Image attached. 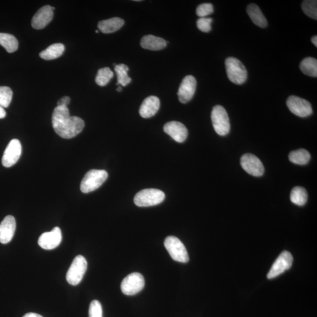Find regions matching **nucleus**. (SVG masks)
<instances>
[{"instance_id": "f8f14e48", "label": "nucleus", "mask_w": 317, "mask_h": 317, "mask_svg": "<svg viewBox=\"0 0 317 317\" xmlns=\"http://www.w3.org/2000/svg\"><path fill=\"white\" fill-rule=\"evenodd\" d=\"M242 167L247 174L254 176H261L264 174V168L260 160L251 153H246L241 160Z\"/></svg>"}, {"instance_id": "c85d7f7f", "label": "nucleus", "mask_w": 317, "mask_h": 317, "mask_svg": "<svg viewBox=\"0 0 317 317\" xmlns=\"http://www.w3.org/2000/svg\"><path fill=\"white\" fill-rule=\"evenodd\" d=\"M301 8L307 16L317 19V1L316 0H306L301 4Z\"/></svg>"}, {"instance_id": "2eb2a0df", "label": "nucleus", "mask_w": 317, "mask_h": 317, "mask_svg": "<svg viewBox=\"0 0 317 317\" xmlns=\"http://www.w3.org/2000/svg\"><path fill=\"white\" fill-rule=\"evenodd\" d=\"M164 130L165 133L178 143H183L188 136V131L185 126L177 121L166 123Z\"/></svg>"}, {"instance_id": "b1692460", "label": "nucleus", "mask_w": 317, "mask_h": 317, "mask_svg": "<svg viewBox=\"0 0 317 317\" xmlns=\"http://www.w3.org/2000/svg\"><path fill=\"white\" fill-rule=\"evenodd\" d=\"M0 45L9 53H13L17 50L18 42L17 38L10 34L0 33Z\"/></svg>"}, {"instance_id": "f3484780", "label": "nucleus", "mask_w": 317, "mask_h": 317, "mask_svg": "<svg viewBox=\"0 0 317 317\" xmlns=\"http://www.w3.org/2000/svg\"><path fill=\"white\" fill-rule=\"evenodd\" d=\"M16 229V221L11 215L6 216L0 223V243L7 244L13 239Z\"/></svg>"}, {"instance_id": "5701e85b", "label": "nucleus", "mask_w": 317, "mask_h": 317, "mask_svg": "<svg viewBox=\"0 0 317 317\" xmlns=\"http://www.w3.org/2000/svg\"><path fill=\"white\" fill-rule=\"evenodd\" d=\"M300 68L304 74L312 77L317 76V61L316 58H304L300 63Z\"/></svg>"}, {"instance_id": "39448f33", "label": "nucleus", "mask_w": 317, "mask_h": 317, "mask_svg": "<svg viewBox=\"0 0 317 317\" xmlns=\"http://www.w3.org/2000/svg\"><path fill=\"white\" fill-rule=\"evenodd\" d=\"M212 124L214 131L220 136L228 134L230 129L229 115L222 106H214L211 113Z\"/></svg>"}, {"instance_id": "1a4fd4ad", "label": "nucleus", "mask_w": 317, "mask_h": 317, "mask_svg": "<svg viewBox=\"0 0 317 317\" xmlns=\"http://www.w3.org/2000/svg\"><path fill=\"white\" fill-rule=\"evenodd\" d=\"M286 104L290 112L296 116L305 118L312 114V105L303 98L290 96L288 97Z\"/></svg>"}, {"instance_id": "7c9ffc66", "label": "nucleus", "mask_w": 317, "mask_h": 317, "mask_svg": "<svg viewBox=\"0 0 317 317\" xmlns=\"http://www.w3.org/2000/svg\"><path fill=\"white\" fill-rule=\"evenodd\" d=\"M213 5L211 3H203L197 8L196 14L201 18L206 17L213 13Z\"/></svg>"}, {"instance_id": "aec40b11", "label": "nucleus", "mask_w": 317, "mask_h": 317, "mask_svg": "<svg viewBox=\"0 0 317 317\" xmlns=\"http://www.w3.org/2000/svg\"><path fill=\"white\" fill-rule=\"evenodd\" d=\"M124 23L125 21L122 18L113 17L100 21L98 27L102 33L109 34L117 32L124 25Z\"/></svg>"}, {"instance_id": "a878e982", "label": "nucleus", "mask_w": 317, "mask_h": 317, "mask_svg": "<svg viewBox=\"0 0 317 317\" xmlns=\"http://www.w3.org/2000/svg\"><path fill=\"white\" fill-rule=\"evenodd\" d=\"M308 199V194L304 187L297 186L291 190L290 200L292 203L298 206L306 205Z\"/></svg>"}, {"instance_id": "473e14b6", "label": "nucleus", "mask_w": 317, "mask_h": 317, "mask_svg": "<svg viewBox=\"0 0 317 317\" xmlns=\"http://www.w3.org/2000/svg\"><path fill=\"white\" fill-rule=\"evenodd\" d=\"M213 21L211 18L203 17L200 18L197 21V27L201 32L204 33L210 32L211 30V24Z\"/></svg>"}, {"instance_id": "ddd939ff", "label": "nucleus", "mask_w": 317, "mask_h": 317, "mask_svg": "<svg viewBox=\"0 0 317 317\" xmlns=\"http://www.w3.org/2000/svg\"><path fill=\"white\" fill-rule=\"evenodd\" d=\"M197 81L195 77L187 75L181 81L177 92L178 100L181 103L186 104L192 99L195 95Z\"/></svg>"}, {"instance_id": "c9c22d12", "label": "nucleus", "mask_w": 317, "mask_h": 317, "mask_svg": "<svg viewBox=\"0 0 317 317\" xmlns=\"http://www.w3.org/2000/svg\"><path fill=\"white\" fill-rule=\"evenodd\" d=\"M6 116V112L4 109V107L0 106V119H2L5 118Z\"/></svg>"}, {"instance_id": "a211bd4d", "label": "nucleus", "mask_w": 317, "mask_h": 317, "mask_svg": "<svg viewBox=\"0 0 317 317\" xmlns=\"http://www.w3.org/2000/svg\"><path fill=\"white\" fill-rule=\"evenodd\" d=\"M160 105L161 103L158 97L150 96L146 98L140 107V115L143 118H151L158 112Z\"/></svg>"}, {"instance_id": "72a5a7b5", "label": "nucleus", "mask_w": 317, "mask_h": 317, "mask_svg": "<svg viewBox=\"0 0 317 317\" xmlns=\"http://www.w3.org/2000/svg\"><path fill=\"white\" fill-rule=\"evenodd\" d=\"M70 98L69 97H64L58 101V106H67L70 103Z\"/></svg>"}, {"instance_id": "4468645a", "label": "nucleus", "mask_w": 317, "mask_h": 317, "mask_svg": "<svg viewBox=\"0 0 317 317\" xmlns=\"http://www.w3.org/2000/svg\"><path fill=\"white\" fill-rule=\"evenodd\" d=\"M62 233L58 227H55L50 232L42 234L38 239V245L45 250H52L60 245Z\"/></svg>"}, {"instance_id": "4be33fe9", "label": "nucleus", "mask_w": 317, "mask_h": 317, "mask_svg": "<svg viewBox=\"0 0 317 317\" xmlns=\"http://www.w3.org/2000/svg\"><path fill=\"white\" fill-rule=\"evenodd\" d=\"M64 51V45L61 43H57L50 45L45 50L40 52L39 57L45 60H55L61 57Z\"/></svg>"}, {"instance_id": "423d86ee", "label": "nucleus", "mask_w": 317, "mask_h": 317, "mask_svg": "<svg viewBox=\"0 0 317 317\" xmlns=\"http://www.w3.org/2000/svg\"><path fill=\"white\" fill-rule=\"evenodd\" d=\"M164 245L172 259L180 263L188 262V253L185 246L179 239L175 236H168L165 239Z\"/></svg>"}, {"instance_id": "f704fd0d", "label": "nucleus", "mask_w": 317, "mask_h": 317, "mask_svg": "<svg viewBox=\"0 0 317 317\" xmlns=\"http://www.w3.org/2000/svg\"><path fill=\"white\" fill-rule=\"evenodd\" d=\"M23 317H43L41 315H38V314L30 313H27L26 315H24Z\"/></svg>"}, {"instance_id": "bb28decb", "label": "nucleus", "mask_w": 317, "mask_h": 317, "mask_svg": "<svg viewBox=\"0 0 317 317\" xmlns=\"http://www.w3.org/2000/svg\"><path fill=\"white\" fill-rule=\"evenodd\" d=\"M129 68L124 64L116 65L115 67V71L118 78V82L116 85H121L122 87H125L129 83H131L132 79L128 74Z\"/></svg>"}, {"instance_id": "9d476101", "label": "nucleus", "mask_w": 317, "mask_h": 317, "mask_svg": "<svg viewBox=\"0 0 317 317\" xmlns=\"http://www.w3.org/2000/svg\"><path fill=\"white\" fill-rule=\"evenodd\" d=\"M292 261H293V257L290 252L282 251L273 264L270 272L268 273L267 278L272 279L277 278L285 271L290 269L292 266Z\"/></svg>"}, {"instance_id": "4c0bfd02", "label": "nucleus", "mask_w": 317, "mask_h": 317, "mask_svg": "<svg viewBox=\"0 0 317 317\" xmlns=\"http://www.w3.org/2000/svg\"><path fill=\"white\" fill-rule=\"evenodd\" d=\"M116 90L118 92H121L122 91V88L121 87H119L118 88H117Z\"/></svg>"}, {"instance_id": "c756f323", "label": "nucleus", "mask_w": 317, "mask_h": 317, "mask_svg": "<svg viewBox=\"0 0 317 317\" xmlns=\"http://www.w3.org/2000/svg\"><path fill=\"white\" fill-rule=\"evenodd\" d=\"M13 98V91L8 87H0V106L8 107Z\"/></svg>"}, {"instance_id": "2f4dec72", "label": "nucleus", "mask_w": 317, "mask_h": 317, "mask_svg": "<svg viewBox=\"0 0 317 317\" xmlns=\"http://www.w3.org/2000/svg\"><path fill=\"white\" fill-rule=\"evenodd\" d=\"M89 317H103V308L99 301L93 300L89 309Z\"/></svg>"}, {"instance_id": "6ab92c4d", "label": "nucleus", "mask_w": 317, "mask_h": 317, "mask_svg": "<svg viewBox=\"0 0 317 317\" xmlns=\"http://www.w3.org/2000/svg\"><path fill=\"white\" fill-rule=\"evenodd\" d=\"M141 47L146 50L159 51L165 48L167 42L164 39L152 35L144 36L141 41Z\"/></svg>"}, {"instance_id": "58836bf2", "label": "nucleus", "mask_w": 317, "mask_h": 317, "mask_svg": "<svg viewBox=\"0 0 317 317\" xmlns=\"http://www.w3.org/2000/svg\"><path fill=\"white\" fill-rule=\"evenodd\" d=\"M95 33H99V32H98V30H96V31H95Z\"/></svg>"}, {"instance_id": "412c9836", "label": "nucleus", "mask_w": 317, "mask_h": 317, "mask_svg": "<svg viewBox=\"0 0 317 317\" xmlns=\"http://www.w3.org/2000/svg\"><path fill=\"white\" fill-rule=\"evenodd\" d=\"M247 13L252 21L255 25L261 28L267 26V21L261 12L260 8L256 4H250L247 8Z\"/></svg>"}, {"instance_id": "20e7f679", "label": "nucleus", "mask_w": 317, "mask_h": 317, "mask_svg": "<svg viewBox=\"0 0 317 317\" xmlns=\"http://www.w3.org/2000/svg\"><path fill=\"white\" fill-rule=\"evenodd\" d=\"M165 194L156 189H147L140 191L134 198L135 204L139 207H149L164 202Z\"/></svg>"}, {"instance_id": "6e6552de", "label": "nucleus", "mask_w": 317, "mask_h": 317, "mask_svg": "<svg viewBox=\"0 0 317 317\" xmlns=\"http://www.w3.org/2000/svg\"><path fill=\"white\" fill-rule=\"evenodd\" d=\"M144 284L145 282L143 276L139 273H133L123 280L121 289L124 294L134 295L142 290Z\"/></svg>"}, {"instance_id": "7ed1b4c3", "label": "nucleus", "mask_w": 317, "mask_h": 317, "mask_svg": "<svg viewBox=\"0 0 317 317\" xmlns=\"http://www.w3.org/2000/svg\"><path fill=\"white\" fill-rule=\"evenodd\" d=\"M107 176L108 174L106 171L92 169L88 171L81 181V192L88 193L97 190L106 181Z\"/></svg>"}, {"instance_id": "f257e3e1", "label": "nucleus", "mask_w": 317, "mask_h": 317, "mask_svg": "<svg viewBox=\"0 0 317 317\" xmlns=\"http://www.w3.org/2000/svg\"><path fill=\"white\" fill-rule=\"evenodd\" d=\"M52 125L57 134L64 139H71L81 133L84 121L77 116H70L67 106H57L52 116Z\"/></svg>"}, {"instance_id": "dca6fc26", "label": "nucleus", "mask_w": 317, "mask_h": 317, "mask_svg": "<svg viewBox=\"0 0 317 317\" xmlns=\"http://www.w3.org/2000/svg\"><path fill=\"white\" fill-rule=\"evenodd\" d=\"M54 11L50 5H45L41 7L34 15L32 25L34 29L41 30L44 29L51 22L53 18Z\"/></svg>"}, {"instance_id": "cd10ccee", "label": "nucleus", "mask_w": 317, "mask_h": 317, "mask_svg": "<svg viewBox=\"0 0 317 317\" xmlns=\"http://www.w3.org/2000/svg\"><path fill=\"white\" fill-rule=\"evenodd\" d=\"M113 76V73L109 68H103L98 70L95 82L100 87H104L108 84Z\"/></svg>"}, {"instance_id": "9b49d317", "label": "nucleus", "mask_w": 317, "mask_h": 317, "mask_svg": "<svg viewBox=\"0 0 317 317\" xmlns=\"http://www.w3.org/2000/svg\"><path fill=\"white\" fill-rule=\"evenodd\" d=\"M22 153V146L19 140L14 139L6 147L2 158V164L5 168L14 166L19 160Z\"/></svg>"}, {"instance_id": "f03ea898", "label": "nucleus", "mask_w": 317, "mask_h": 317, "mask_svg": "<svg viewBox=\"0 0 317 317\" xmlns=\"http://www.w3.org/2000/svg\"><path fill=\"white\" fill-rule=\"evenodd\" d=\"M225 67L227 76L231 82L236 85L244 84L247 79V71L241 61L234 57L227 58Z\"/></svg>"}, {"instance_id": "0eeeda50", "label": "nucleus", "mask_w": 317, "mask_h": 317, "mask_svg": "<svg viewBox=\"0 0 317 317\" xmlns=\"http://www.w3.org/2000/svg\"><path fill=\"white\" fill-rule=\"evenodd\" d=\"M87 266V261L84 256L81 255L76 256L68 270L66 276L67 282L72 285L79 284L84 278Z\"/></svg>"}, {"instance_id": "393cba45", "label": "nucleus", "mask_w": 317, "mask_h": 317, "mask_svg": "<svg viewBox=\"0 0 317 317\" xmlns=\"http://www.w3.org/2000/svg\"><path fill=\"white\" fill-rule=\"evenodd\" d=\"M289 160L294 164L299 165H306L309 163L311 155L307 150L300 149L292 151L289 155Z\"/></svg>"}, {"instance_id": "e433bc0d", "label": "nucleus", "mask_w": 317, "mask_h": 317, "mask_svg": "<svg viewBox=\"0 0 317 317\" xmlns=\"http://www.w3.org/2000/svg\"><path fill=\"white\" fill-rule=\"evenodd\" d=\"M312 42L314 45L317 47V35L313 36L312 38Z\"/></svg>"}]
</instances>
